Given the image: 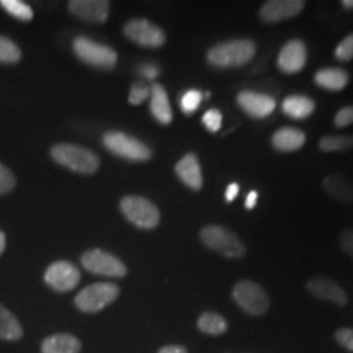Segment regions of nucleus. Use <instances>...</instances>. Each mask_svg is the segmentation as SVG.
I'll return each mask as SVG.
<instances>
[{"label": "nucleus", "mask_w": 353, "mask_h": 353, "mask_svg": "<svg viewBox=\"0 0 353 353\" xmlns=\"http://www.w3.org/2000/svg\"><path fill=\"white\" fill-rule=\"evenodd\" d=\"M256 52L250 39H232L214 46L207 54V61L216 68L241 67L249 63Z\"/></svg>", "instance_id": "1"}, {"label": "nucleus", "mask_w": 353, "mask_h": 353, "mask_svg": "<svg viewBox=\"0 0 353 353\" xmlns=\"http://www.w3.org/2000/svg\"><path fill=\"white\" fill-rule=\"evenodd\" d=\"M51 156L58 164L81 174H93L100 168V159L94 152L75 144H57Z\"/></svg>", "instance_id": "2"}, {"label": "nucleus", "mask_w": 353, "mask_h": 353, "mask_svg": "<svg viewBox=\"0 0 353 353\" xmlns=\"http://www.w3.org/2000/svg\"><path fill=\"white\" fill-rule=\"evenodd\" d=\"M201 240L205 248L219 252L228 259H241L246 254V246L239 236L221 225H207L201 230Z\"/></svg>", "instance_id": "3"}, {"label": "nucleus", "mask_w": 353, "mask_h": 353, "mask_svg": "<svg viewBox=\"0 0 353 353\" xmlns=\"http://www.w3.org/2000/svg\"><path fill=\"white\" fill-rule=\"evenodd\" d=\"M234 303L249 316H261L270 310V297L265 288L252 280H241L232 290Z\"/></svg>", "instance_id": "4"}, {"label": "nucleus", "mask_w": 353, "mask_h": 353, "mask_svg": "<svg viewBox=\"0 0 353 353\" xmlns=\"http://www.w3.org/2000/svg\"><path fill=\"white\" fill-rule=\"evenodd\" d=\"M121 290L113 283H96L80 290L75 297V305L84 313H97L113 303Z\"/></svg>", "instance_id": "5"}, {"label": "nucleus", "mask_w": 353, "mask_h": 353, "mask_svg": "<svg viewBox=\"0 0 353 353\" xmlns=\"http://www.w3.org/2000/svg\"><path fill=\"white\" fill-rule=\"evenodd\" d=\"M102 143L106 150L128 161H147L151 159V151L145 144L121 131L106 132Z\"/></svg>", "instance_id": "6"}, {"label": "nucleus", "mask_w": 353, "mask_h": 353, "mask_svg": "<svg viewBox=\"0 0 353 353\" xmlns=\"http://www.w3.org/2000/svg\"><path fill=\"white\" fill-rule=\"evenodd\" d=\"M121 211L127 220L141 229H154L160 223L159 208L145 198L128 195L121 201Z\"/></svg>", "instance_id": "7"}, {"label": "nucleus", "mask_w": 353, "mask_h": 353, "mask_svg": "<svg viewBox=\"0 0 353 353\" xmlns=\"http://www.w3.org/2000/svg\"><path fill=\"white\" fill-rule=\"evenodd\" d=\"M81 265L89 272L108 278H123L127 274V267L121 259L101 249L84 252L81 256Z\"/></svg>", "instance_id": "8"}, {"label": "nucleus", "mask_w": 353, "mask_h": 353, "mask_svg": "<svg viewBox=\"0 0 353 353\" xmlns=\"http://www.w3.org/2000/svg\"><path fill=\"white\" fill-rule=\"evenodd\" d=\"M74 51L80 61L94 67L113 68L118 61V55L112 48L97 43L87 37L76 38Z\"/></svg>", "instance_id": "9"}, {"label": "nucleus", "mask_w": 353, "mask_h": 353, "mask_svg": "<svg viewBox=\"0 0 353 353\" xmlns=\"http://www.w3.org/2000/svg\"><path fill=\"white\" fill-rule=\"evenodd\" d=\"M80 271L67 261H58L49 265L45 272V283L57 292L75 290L80 283Z\"/></svg>", "instance_id": "10"}, {"label": "nucleus", "mask_w": 353, "mask_h": 353, "mask_svg": "<svg viewBox=\"0 0 353 353\" xmlns=\"http://www.w3.org/2000/svg\"><path fill=\"white\" fill-rule=\"evenodd\" d=\"M125 34L128 39L144 48H160L165 43L163 29L143 19L128 21L125 26Z\"/></svg>", "instance_id": "11"}, {"label": "nucleus", "mask_w": 353, "mask_h": 353, "mask_svg": "<svg viewBox=\"0 0 353 353\" xmlns=\"http://www.w3.org/2000/svg\"><path fill=\"white\" fill-rule=\"evenodd\" d=\"M305 6L303 0H270L262 6L259 17L268 24L287 21L303 12Z\"/></svg>", "instance_id": "12"}, {"label": "nucleus", "mask_w": 353, "mask_h": 353, "mask_svg": "<svg viewBox=\"0 0 353 353\" xmlns=\"http://www.w3.org/2000/svg\"><path fill=\"white\" fill-rule=\"evenodd\" d=\"M307 62V49L301 39H290L279 52L278 68L284 74L301 72Z\"/></svg>", "instance_id": "13"}, {"label": "nucleus", "mask_w": 353, "mask_h": 353, "mask_svg": "<svg viewBox=\"0 0 353 353\" xmlns=\"http://www.w3.org/2000/svg\"><path fill=\"white\" fill-rule=\"evenodd\" d=\"M306 290L316 299L335 303L338 306H345L348 296L345 290L338 285L334 280L326 276H316L306 283Z\"/></svg>", "instance_id": "14"}, {"label": "nucleus", "mask_w": 353, "mask_h": 353, "mask_svg": "<svg viewBox=\"0 0 353 353\" xmlns=\"http://www.w3.org/2000/svg\"><path fill=\"white\" fill-rule=\"evenodd\" d=\"M237 103L245 113L259 119L271 115L276 108V101L271 96L252 90L241 92L237 96Z\"/></svg>", "instance_id": "15"}, {"label": "nucleus", "mask_w": 353, "mask_h": 353, "mask_svg": "<svg viewBox=\"0 0 353 353\" xmlns=\"http://www.w3.org/2000/svg\"><path fill=\"white\" fill-rule=\"evenodd\" d=\"M76 17L89 23H105L109 17L110 4L105 0H72L68 4Z\"/></svg>", "instance_id": "16"}, {"label": "nucleus", "mask_w": 353, "mask_h": 353, "mask_svg": "<svg viewBox=\"0 0 353 353\" xmlns=\"http://www.w3.org/2000/svg\"><path fill=\"white\" fill-rule=\"evenodd\" d=\"M176 176L189 186L190 189L201 190L203 188L202 169L198 157L194 153H188L176 165Z\"/></svg>", "instance_id": "17"}, {"label": "nucleus", "mask_w": 353, "mask_h": 353, "mask_svg": "<svg viewBox=\"0 0 353 353\" xmlns=\"http://www.w3.org/2000/svg\"><path fill=\"white\" fill-rule=\"evenodd\" d=\"M306 135L303 130L294 127H283L272 135V147L279 152H294L303 148Z\"/></svg>", "instance_id": "18"}, {"label": "nucleus", "mask_w": 353, "mask_h": 353, "mask_svg": "<svg viewBox=\"0 0 353 353\" xmlns=\"http://www.w3.org/2000/svg\"><path fill=\"white\" fill-rule=\"evenodd\" d=\"M151 113L160 123L169 125L173 121V112L168 93L161 84H152L151 96H150Z\"/></svg>", "instance_id": "19"}, {"label": "nucleus", "mask_w": 353, "mask_h": 353, "mask_svg": "<svg viewBox=\"0 0 353 353\" xmlns=\"http://www.w3.org/2000/svg\"><path fill=\"white\" fill-rule=\"evenodd\" d=\"M328 195L339 203H353V182L341 174H330L322 182Z\"/></svg>", "instance_id": "20"}, {"label": "nucleus", "mask_w": 353, "mask_h": 353, "mask_svg": "<svg viewBox=\"0 0 353 353\" xmlns=\"http://www.w3.org/2000/svg\"><path fill=\"white\" fill-rule=\"evenodd\" d=\"M314 81L319 88L331 92H339L347 87L350 81V75L343 68L327 67L316 72Z\"/></svg>", "instance_id": "21"}, {"label": "nucleus", "mask_w": 353, "mask_h": 353, "mask_svg": "<svg viewBox=\"0 0 353 353\" xmlns=\"http://www.w3.org/2000/svg\"><path fill=\"white\" fill-rule=\"evenodd\" d=\"M81 343L70 334H54L42 343V353H79Z\"/></svg>", "instance_id": "22"}, {"label": "nucleus", "mask_w": 353, "mask_h": 353, "mask_svg": "<svg viewBox=\"0 0 353 353\" xmlns=\"http://www.w3.org/2000/svg\"><path fill=\"white\" fill-rule=\"evenodd\" d=\"M281 108H283L284 114H287L290 118L297 119V121H303V119H307L312 114L314 113L316 103L312 99H309L306 96L293 94L283 101Z\"/></svg>", "instance_id": "23"}, {"label": "nucleus", "mask_w": 353, "mask_h": 353, "mask_svg": "<svg viewBox=\"0 0 353 353\" xmlns=\"http://www.w3.org/2000/svg\"><path fill=\"white\" fill-rule=\"evenodd\" d=\"M196 327L203 334H207L211 336H219L227 332L228 322L221 314L212 310H207L198 318Z\"/></svg>", "instance_id": "24"}, {"label": "nucleus", "mask_w": 353, "mask_h": 353, "mask_svg": "<svg viewBox=\"0 0 353 353\" xmlns=\"http://www.w3.org/2000/svg\"><path fill=\"white\" fill-rule=\"evenodd\" d=\"M23 332L19 319L0 303V341H19Z\"/></svg>", "instance_id": "25"}, {"label": "nucleus", "mask_w": 353, "mask_h": 353, "mask_svg": "<svg viewBox=\"0 0 353 353\" xmlns=\"http://www.w3.org/2000/svg\"><path fill=\"white\" fill-rule=\"evenodd\" d=\"M322 152H343L352 150L353 135H326L318 144Z\"/></svg>", "instance_id": "26"}, {"label": "nucleus", "mask_w": 353, "mask_h": 353, "mask_svg": "<svg viewBox=\"0 0 353 353\" xmlns=\"http://www.w3.org/2000/svg\"><path fill=\"white\" fill-rule=\"evenodd\" d=\"M0 6L10 13L13 17L23 20V21H29L33 19V11L32 8L20 0H1Z\"/></svg>", "instance_id": "27"}, {"label": "nucleus", "mask_w": 353, "mask_h": 353, "mask_svg": "<svg viewBox=\"0 0 353 353\" xmlns=\"http://www.w3.org/2000/svg\"><path fill=\"white\" fill-rule=\"evenodd\" d=\"M21 58V51L8 38L0 36V63H16Z\"/></svg>", "instance_id": "28"}, {"label": "nucleus", "mask_w": 353, "mask_h": 353, "mask_svg": "<svg viewBox=\"0 0 353 353\" xmlns=\"http://www.w3.org/2000/svg\"><path fill=\"white\" fill-rule=\"evenodd\" d=\"M203 100V93L198 89H190L182 97H181V109L186 114L194 113Z\"/></svg>", "instance_id": "29"}, {"label": "nucleus", "mask_w": 353, "mask_h": 353, "mask_svg": "<svg viewBox=\"0 0 353 353\" xmlns=\"http://www.w3.org/2000/svg\"><path fill=\"white\" fill-rule=\"evenodd\" d=\"M150 96H151V87H148L143 81H138L131 87L128 101L131 105H140L145 100H148Z\"/></svg>", "instance_id": "30"}, {"label": "nucleus", "mask_w": 353, "mask_h": 353, "mask_svg": "<svg viewBox=\"0 0 353 353\" xmlns=\"http://www.w3.org/2000/svg\"><path fill=\"white\" fill-rule=\"evenodd\" d=\"M335 58L341 62H350L353 59V33L348 34L344 39H341L339 45L336 46Z\"/></svg>", "instance_id": "31"}, {"label": "nucleus", "mask_w": 353, "mask_h": 353, "mask_svg": "<svg viewBox=\"0 0 353 353\" xmlns=\"http://www.w3.org/2000/svg\"><path fill=\"white\" fill-rule=\"evenodd\" d=\"M202 122L208 131L217 132L221 128L223 115L217 109H210L203 115Z\"/></svg>", "instance_id": "32"}, {"label": "nucleus", "mask_w": 353, "mask_h": 353, "mask_svg": "<svg viewBox=\"0 0 353 353\" xmlns=\"http://www.w3.org/2000/svg\"><path fill=\"white\" fill-rule=\"evenodd\" d=\"M14 185L16 179L12 172L4 165L0 164V195L10 192L14 188Z\"/></svg>", "instance_id": "33"}, {"label": "nucleus", "mask_w": 353, "mask_h": 353, "mask_svg": "<svg viewBox=\"0 0 353 353\" xmlns=\"http://www.w3.org/2000/svg\"><path fill=\"white\" fill-rule=\"evenodd\" d=\"M335 341L344 350L353 352V328H338L335 331Z\"/></svg>", "instance_id": "34"}, {"label": "nucleus", "mask_w": 353, "mask_h": 353, "mask_svg": "<svg viewBox=\"0 0 353 353\" xmlns=\"http://www.w3.org/2000/svg\"><path fill=\"white\" fill-rule=\"evenodd\" d=\"M334 125L338 128L353 125V106H345V108L341 109L335 115Z\"/></svg>", "instance_id": "35"}, {"label": "nucleus", "mask_w": 353, "mask_h": 353, "mask_svg": "<svg viewBox=\"0 0 353 353\" xmlns=\"http://www.w3.org/2000/svg\"><path fill=\"white\" fill-rule=\"evenodd\" d=\"M339 242H341V250L353 256V229L343 230L339 237Z\"/></svg>", "instance_id": "36"}, {"label": "nucleus", "mask_w": 353, "mask_h": 353, "mask_svg": "<svg viewBox=\"0 0 353 353\" xmlns=\"http://www.w3.org/2000/svg\"><path fill=\"white\" fill-rule=\"evenodd\" d=\"M140 74L143 75L144 79H147V80H153V79H156L157 75L160 74V71H159V68H157L156 65H153V64H144V65L141 67V70H140Z\"/></svg>", "instance_id": "37"}, {"label": "nucleus", "mask_w": 353, "mask_h": 353, "mask_svg": "<svg viewBox=\"0 0 353 353\" xmlns=\"http://www.w3.org/2000/svg\"><path fill=\"white\" fill-rule=\"evenodd\" d=\"M239 192H240L239 183H230L227 188V191H225V199H227V202H233V201L237 198Z\"/></svg>", "instance_id": "38"}, {"label": "nucleus", "mask_w": 353, "mask_h": 353, "mask_svg": "<svg viewBox=\"0 0 353 353\" xmlns=\"http://www.w3.org/2000/svg\"><path fill=\"white\" fill-rule=\"evenodd\" d=\"M258 202V192L256 191H250L246 196V201H245V207L248 210H252L255 207V204Z\"/></svg>", "instance_id": "39"}, {"label": "nucleus", "mask_w": 353, "mask_h": 353, "mask_svg": "<svg viewBox=\"0 0 353 353\" xmlns=\"http://www.w3.org/2000/svg\"><path fill=\"white\" fill-rule=\"evenodd\" d=\"M157 353H188V350L182 345H166Z\"/></svg>", "instance_id": "40"}, {"label": "nucleus", "mask_w": 353, "mask_h": 353, "mask_svg": "<svg viewBox=\"0 0 353 353\" xmlns=\"http://www.w3.org/2000/svg\"><path fill=\"white\" fill-rule=\"evenodd\" d=\"M341 7L347 11H352L353 10V0H343L341 1Z\"/></svg>", "instance_id": "41"}, {"label": "nucleus", "mask_w": 353, "mask_h": 353, "mask_svg": "<svg viewBox=\"0 0 353 353\" xmlns=\"http://www.w3.org/2000/svg\"><path fill=\"white\" fill-rule=\"evenodd\" d=\"M6 249V234L0 230V254Z\"/></svg>", "instance_id": "42"}]
</instances>
